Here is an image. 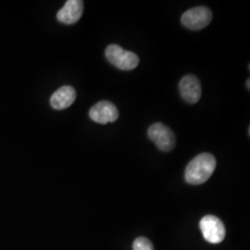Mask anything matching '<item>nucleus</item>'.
Returning a JSON list of instances; mask_svg holds the SVG:
<instances>
[{
    "label": "nucleus",
    "mask_w": 250,
    "mask_h": 250,
    "mask_svg": "<svg viewBox=\"0 0 250 250\" xmlns=\"http://www.w3.org/2000/svg\"><path fill=\"white\" fill-rule=\"evenodd\" d=\"M90 119L97 124L107 125L114 123L119 118V111L116 106L107 100H102L91 107Z\"/></svg>",
    "instance_id": "6"
},
{
    "label": "nucleus",
    "mask_w": 250,
    "mask_h": 250,
    "mask_svg": "<svg viewBox=\"0 0 250 250\" xmlns=\"http://www.w3.org/2000/svg\"><path fill=\"white\" fill-rule=\"evenodd\" d=\"M83 12V2L81 0H69L59 10L57 19L64 24H73L80 20Z\"/></svg>",
    "instance_id": "8"
},
{
    "label": "nucleus",
    "mask_w": 250,
    "mask_h": 250,
    "mask_svg": "<svg viewBox=\"0 0 250 250\" xmlns=\"http://www.w3.org/2000/svg\"><path fill=\"white\" fill-rule=\"evenodd\" d=\"M212 20L211 10L204 7H196L186 11L182 16V23L191 30H201L208 26Z\"/></svg>",
    "instance_id": "5"
},
{
    "label": "nucleus",
    "mask_w": 250,
    "mask_h": 250,
    "mask_svg": "<svg viewBox=\"0 0 250 250\" xmlns=\"http://www.w3.org/2000/svg\"><path fill=\"white\" fill-rule=\"evenodd\" d=\"M76 99V92L72 86L64 85L57 90L50 98V104L55 109L62 110L72 106Z\"/></svg>",
    "instance_id": "9"
},
{
    "label": "nucleus",
    "mask_w": 250,
    "mask_h": 250,
    "mask_svg": "<svg viewBox=\"0 0 250 250\" xmlns=\"http://www.w3.org/2000/svg\"><path fill=\"white\" fill-rule=\"evenodd\" d=\"M250 79H249V80H248V82H247V86H248V89H250Z\"/></svg>",
    "instance_id": "11"
},
{
    "label": "nucleus",
    "mask_w": 250,
    "mask_h": 250,
    "mask_svg": "<svg viewBox=\"0 0 250 250\" xmlns=\"http://www.w3.org/2000/svg\"><path fill=\"white\" fill-rule=\"evenodd\" d=\"M179 89L182 98L189 104H196L201 98V84L197 76L186 75L179 83Z\"/></svg>",
    "instance_id": "7"
},
{
    "label": "nucleus",
    "mask_w": 250,
    "mask_h": 250,
    "mask_svg": "<svg viewBox=\"0 0 250 250\" xmlns=\"http://www.w3.org/2000/svg\"><path fill=\"white\" fill-rule=\"evenodd\" d=\"M134 250H154V247L151 242L146 237H138L136 238L133 245Z\"/></svg>",
    "instance_id": "10"
},
{
    "label": "nucleus",
    "mask_w": 250,
    "mask_h": 250,
    "mask_svg": "<svg viewBox=\"0 0 250 250\" xmlns=\"http://www.w3.org/2000/svg\"><path fill=\"white\" fill-rule=\"evenodd\" d=\"M147 135L161 151H170L175 146V134L170 128L161 123H156L152 125L148 128Z\"/></svg>",
    "instance_id": "3"
},
{
    "label": "nucleus",
    "mask_w": 250,
    "mask_h": 250,
    "mask_svg": "<svg viewBox=\"0 0 250 250\" xmlns=\"http://www.w3.org/2000/svg\"><path fill=\"white\" fill-rule=\"evenodd\" d=\"M199 227L206 241L211 244H220L224 241L226 231L224 223L218 217L207 215L201 219Z\"/></svg>",
    "instance_id": "4"
},
{
    "label": "nucleus",
    "mask_w": 250,
    "mask_h": 250,
    "mask_svg": "<svg viewBox=\"0 0 250 250\" xmlns=\"http://www.w3.org/2000/svg\"><path fill=\"white\" fill-rule=\"evenodd\" d=\"M105 55L109 62L123 71L134 70L139 64V58L136 54L125 50L120 45H108Z\"/></svg>",
    "instance_id": "2"
},
{
    "label": "nucleus",
    "mask_w": 250,
    "mask_h": 250,
    "mask_svg": "<svg viewBox=\"0 0 250 250\" xmlns=\"http://www.w3.org/2000/svg\"><path fill=\"white\" fill-rule=\"evenodd\" d=\"M216 165L214 156L209 153L199 154L189 162L185 172L186 181L194 186L204 184L211 177Z\"/></svg>",
    "instance_id": "1"
}]
</instances>
